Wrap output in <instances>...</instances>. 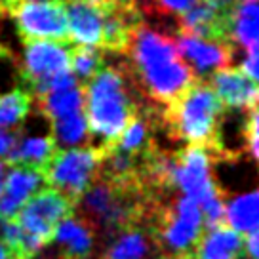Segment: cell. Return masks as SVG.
<instances>
[{
	"label": "cell",
	"mask_w": 259,
	"mask_h": 259,
	"mask_svg": "<svg viewBox=\"0 0 259 259\" xmlns=\"http://www.w3.org/2000/svg\"><path fill=\"white\" fill-rule=\"evenodd\" d=\"M126 54L132 59L130 73L147 96L164 107L198 80L191 65L179 54L176 40L149 25H136Z\"/></svg>",
	"instance_id": "cell-1"
},
{
	"label": "cell",
	"mask_w": 259,
	"mask_h": 259,
	"mask_svg": "<svg viewBox=\"0 0 259 259\" xmlns=\"http://www.w3.org/2000/svg\"><path fill=\"white\" fill-rule=\"evenodd\" d=\"M84 86V114L88 134L101 151H107L118 141L124 128L139 113L138 101L132 96L128 76L113 65H101Z\"/></svg>",
	"instance_id": "cell-2"
},
{
	"label": "cell",
	"mask_w": 259,
	"mask_h": 259,
	"mask_svg": "<svg viewBox=\"0 0 259 259\" xmlns=\"http://www.w3.org/2000/svg\"><path fill=\"white\" fill-rule=\"evenodd\" d=\"M147 191L141 183H120L97 176L76 200L74 211L94 227L113 235L132 221H138Z\"/></svg>",
	"instance_id": "cell-3"
},
{
	"label": "cell",
	"mask_w": 259,
	"mask_h": 259,
	"mask_svg": "<svg viewBox=\"0 0 259 259\" xmlns=\"http://www.w3.org/2000/svg\"><path fill=\"white\" fill-rule=\"evenodd\" d=\"M223 118V105L208 82L196 80L181 96L166 105L164 120L171 136L189 145L215 149L218 130Z\"/></svg>",
	"instance_id": "cell-4"
},
{
	"label": "cell",
	"mask_w": 259,
	"mask_h": 259,
	"mask_svg": "<svg viewBox=\"0 0 259 259\" xmlns=\"http://www.w3.org/2000/svg\"><path fill=\"white\" fill-rule=\"evenodd\" d=\"M204 231L200 206L181 194L162 208L158 227L154 229L160 251L174 257H189Z\"/></svg>",
	"instance_id": "cell-5"
},
{
	"label": "cell",
	"mask_w": 259,
	"mask_h": 259,
	"mask_svg": "<svg viewBox=\"0 0 259 259\" xmlns=\"http://www.w3.org/2000/svg\"><path fill=\"white\" fill-rule=\"evenodd\" d=\"M101 156L103 151L94 145L61 149L42 170L44 181L76 202L97 178Z\"/></svg>",
	"instance_id": "cell-6"
},
{
	"label": "cell",
	"mask_w": 259,
	"mask_h": 259,
	"mask_svg": "<svg viewBox=\"0 0 259 259\" xmlns=\"http://www.w3.org/2000/svg\"><path fill=\"white\" fill-rule=\"evenodd\" d=\"M6 14L16 19L23 42L69 40V21L61 0H12Z\"/></svg>",
	"instance_id": "cell-7"
},
{
	"label": "cell",
	"mask_w": 259,
	"mask_h": 259,
	"mask_svg": "<svg viewBox=\"0 0 259 259\" xmlns=\"http://www.w3.org/2000/svg\"><path fill=\"white\" fill-rule=\"evenodd\" d=\"M170 187H178L181 194L193 198L198 206L221 196L219 187L211 178V151L200 145H189L185 151L176 154Z\"/></svg>",
	"instance_id": "cell-8"
},
{
	"label": "cell",
	"mask_w": 259,
	"mask_h": 259,
	"mask_svg": "<svg viewBox=\"0 0 259 259\" xmlns=\"http://www.w3.org/2000/svg\"><path fill=\"white\" fill-rule=\"evenodd\" d=\"M73 198L57 191L54 187H40L31 198L21 206L16 219L27 233L36 236L44 246L52 242L56 225L63 218L74 211Z\"/></svg>",
	"instance_id": "cell-9"
},
{
	"label": "cell",
	"mask_w": 259,
	"mask_h": 259,
	"mask_svg": "<svg viewBox=\"0 0 259 259\" xmlns=\"http://www.w3.org/2000/svg\"><path fill=\"white\" fill-rule=\"evenodd\" d=\"M71 50L69 40H29L25 42L23 63V88L32 97L40 92L42 84L57 74L71 71Z\"/></svg>",
	"instance_id": "cell-10"
},
{
	"label": "cell",
	"mask_w": 259,
	"mask_h": 259,
	"mask_svg": "<svg viewBox=\"0 0 259 259\" xmlns=\"http://www.w3.org/2000/svg\"><path fill=\"white\" fill-rule=\"evenodd\" d=\"M208 84L221 101L223 109L250 111L253 107H257L259 84L250 78L242 69H236V67L218 69L210 74Z\"/></svg>",
	"instance_id": "cell-11"
},
{
	"label": "cell",
	"mask_w": 259,
	"mask_h": 259,
	"mask_svg": "<svg viewBox=\"0 0 259 259\" xmlns=\"http://www.w3.org/2000/svg\"><path fill=\"white\" fill-rule=\"evenodd\" d=\"M176 44H178L181 57L189 61L196 78L210 76L213 71L229 67L231 59H233V44H229V42L206 40V38H198V36L179 34Z\"/></svg>",
	"instance_id": "cell-12"
},
{
	"label": "cell",
	"mask_w": 259,
	"mask_h": 259,
	"mask_svg": "<svg viewBox=\"0 0 259 259\" xmlns=\"http://www.w3.org/2000/svg\"><path fill=\"white\" fill-rule=\"evenodd\" d=\"M158 251L154 229L141 225L138 219L109 235L103 259H156Z\"/></svg>",
	"instance_id": "cell-13"
},
{
	"label": "cell",
	"mask_w": 259,
	"mask_h": 259,
	"mask_svg": "<svg viewBox=\"0 0 259 259\" xmlns=\"http://www.w3.org/2000/svg\"><path fill=\"white\" fill-rule=\"evenodd\" d=\"M44 185L46 181L42 170L31 166H12L6 171L0 193V219L16 218L21 206Z\"/></svg>",
	"instance_id": "cell-14"
},
{
	"label": "cell",
	"mask_w": 259,
	"mask_h": 259,
	"mask_svg": "<svg viewBox=\"0 0 259 259\" xmlns=\"http://www.w3.org/2000/svg\"><path fill=\"white\" fill-rule=\"evenodd\" d=\"M52 242L57 244L63 259H90L96 246V231L76 211L56 225Z\"/></svg>",
	"instance_id": "cell-15"
},
{
	"label": "cell",
	"mask_w": 259,
	"mask_h": 259,
	"mask_svg": "<svg viewBox=\"0 0 259 259\" xmlns=\"http://www.w3.org/2000/svg\"><path fill=\"white\" fill-rule=\"evenodd\" d=\"M59 147L52 136V128L46 134H29L23 126H19V138L14 149L6 156L8 166H31L44 170L48 162L56 156Z\"/></svg>",
	"instance_id": "cell-16"
},
{
	"label": "cell",
	"mask_w": 259,
	"mask_h": 259,
	"mask_svg": "<svg viewBox=\"0 0 259 259\" xmlns=\"http://www.w3.org/2000/svg\"><path fill=\"white\" fill-rule=\"evenodd\" d=\"M242 255V235L227 223H221L204 229L189 259H240Z\"/></svg>",
	"instance_id": "cell-17"
},
{
	"label": "cell",
	"mask_w": 259,
	"mask_h": 259,
	"mask_svg": "<svg viewBox=\"0 0 259 259\" xmlns=\"http://www.w3.org/2000/svg\"><path fill=\"white\" fill-rule=\"evenodd\" d=\"M36 101V111L46 116L50 122L63 118L73 113H80L84 111V86L76 84L71 88L56 90V92H48L40 97H32Z\"/></svg>",
	"instance_id": "cell-18"
},
{
	"label": "cell",
	"mask_w": 259,
	"mask_h": 259,
	"mask_svg": "<svg viewBox=\"0 0 259 259\" xmlns=\"http://www.w3.org/2000/svg\"><path fill=\"white\" fill-rule=\"evenodd\" d=\"M229 38L242 48L259 46V2H240L229 23Z\"/></svg>",
	"instance_id": "cell-19"
},
{
	"label": "cell",
	"mask_w": 259,
	"mask_h": 259,
	"mask_svg": "<svg viewBox=\"0 0 259 259\" xmlns=\"http://www.w3.org/2000/svg\"><path fill=\"white\" fill-rule=\"evenodd\" d=\"M225 223L240 235L259 227V189L238 194L225 204Z\"/></svg>",
	"instance_id": "cell-20"
},
{
	"label": "cell",
	"mask_w": 259,
	"mask_h": 259,
	"mask_svg": "<svg viewBox=\"0 0 259 259\" xmlns=\"http://www.w3.org/2000/svg\"><path fill=\"white\" fill-rule=\"evenodd\" d=\"M32 111V96L25 88L0 94V130L19 128Z\"/></svg>",
	"instance_id": "cell-21"
},
{
	"label": "cell",
	"mask_w": 259,
	"mask_h": 259,
	"mask_svg": "<svg viewBox=\"0 0 259 259\" xmlns=\"http://www.w3.org/2000/svg\"><path fill=\"white\" fill-rule=\"evenodd\" d=\"M50 128L57 147L69 149V147H80L88 143V122H86L84 111L52 120Z\"/></svg>",
	"instance_id": "cell-22"
},
{
	"label": "cell",
	"mask_w": 259,
	"mask_h": 259,
	"mask_svg": "<svg viewBox=\"0 0 259 259\" xmlns=\"http://www.w3.org/2000/svg\"><path fill=\"white\" fill-rule=\"evenodd\" d=\"M103 65V54L92 46H76L71 50V71L74 73L76 80L84 84L99 71Z\"/></svg>",
	"instance_id": "cell-23"
},
{
	"label": "cell",
	"mask_w": 259,
	"mask_h": 259,
	"mask_svg": "<svg viewBox=\"0 0 259 259\" xmlns=\"http://www.w3.org/2000/svg\"><path fill=\"white\" fill-rule=\"evenodd\" d=\"M14 88H23L21 65L6 46L0 44V92L6 94Z\"/></svg>",
	"instance_id": "cell-24"
},
{
	"label": "cell",
	"mask_w": 259,
	"mask_h": 259,
	"mask_svg": "<svg viewBox=\"0 0 259 259\" xmlns=\"http://www.w3.org/2000/svg\"><path fill=\"white\" fill-rule=\"evenodd\" d=\"M151 4V8H154L156 14L162 16H183L187 10H191L198 2V0H147Z\"/></svg>",
	"instance_id": "cell-25"
},
{
	"label": "cell",
	"mask_w": 259,
	"mask_h": 259,
	"mask_svg": "<svg viewBox=\"0 0 259 259\" xmlns=\"http://www.w3.org/2000/svg\"><path fill=\"white\" fill-rule=\"evenodd\" d=\"M244 134H246V138H248V145H250L251 154L257 158L259 156V109L257 107L250 109Z\"/></svg>",
	"instance_id": "cell-26"
},
{
	"label": "cell",
	"mask_w": 259,
	"mask_h": 259,
	"mask_svg": "<svg viewBox=\"0 0 259 259\" xmlns=\"http://www.w3.org/2000/svg\"><path fill=\"white\" fill-rule=\"evenodd\" d=\"M240 69L259 84V46L246 48V57H244Z\"/></svg>",
	"instance_id": "cell-27"
},
{
	"label": "cell",
	"mask_w": 259,
	"mask_h": 259,
	"mask_svg": "<svg viewBox=\"0 0 259 259\" xmlns=\"http://www.w3.org/2000/svg\"><path fill=\"white\" fill-rule=\"evenodd\" d=\"M242 244H244V255L250 259H259V227L248 231L246 235H242Z\"/></svg>",
	"instance_id": "cell-28"
},
{
	"label": "cell",
	"mask_w": 259,
	"mask_h": 259,
	"mask_svg": "<svg viewBox=\"0 0 259 259\" xmlns=\"http://www.w3.org/2000/svg\"><path fill=\"white\" fill-rule=\"evenodd\" d=\"M19 138V128L14 130H0V156H8Z\"/></svg>",
	"instance_id": "cell-29"
},
{
	"label": "cell",
	"mask_w": 259,
	"mask_h": 259,
	"mask_svg": "<svg viewBox=\"0 0 259 259\" xmlns=\"http://www.w3.org/2000/svg\"><path fill=\"white\" fill-rule=\"evenodd\" d=\"M204 2H208L210 6L218 8L223 14H233V10L240 4V0H204Z\"/></svg>",
	"instance_id": "cell-30"
},
{
	"label": "cell",
	"mask_w": 259,
	"mask_h": 259,
	"mask_svg": "<svg viewBox=\"0 0 259 259\" xmlns=\"http://www.w3.org/2000/svg\"><path fill=\"white\" fill-rule=\"evenodd\" d=\"M6 171H8V164H6V160H0V193H2V185H4Z\"/></svg>",
	"instance_id": "cell-31"
},
{
	"label": "cell",
	"mask_w": 259,
	"mask_h": 259,
	"mask_svg": "<svg viewBox=\"0 0 259 259\" xmlns=\"http://www.w3.org/2000/svg\"><path fill=\"white\" fill-rule=\"evenodd\" d=\"M0 259H16L14 255H12V251L4 246V242H2V240H0Z\"/></svg>",
	"instance_id": "cell-32"
},
{
	"label": "cell",
	"mask_w": 259,
	"mask_h": 259,
	"mask_svg": "<svg viewBox=\"0 0 259 259\" xmlns=\"http://www.w3.org/2000/svg\"><path fill=\"white\" fill-rule=\"evenodd\" d=\"M162 259H187V257H174V255H166V257H162Z\"/></svg>",
	"instance_id": "cell-33"
},
{
	"label": "cell",
	"mask_w": 259,
	"mask_h": 259,
	"mask_svg": "<svg viewBox=\"0 0 259 259\" xmlns=\"http://www.w3.org/2000/svg\"><path fill=\"white\" fill-rule=\"evenodd\" d=\"M240 259H250V257H240Z\"/></svg>",
	"instance_id": "cell-34"
},
{
	"label": "cell",
	"mask_w": 259,
	"mask_h": 259,
	"mask_svg": "<svg viewBox=\"0 0 259 259\" xmlns=\"http://www.w3.org/2000/svg\"><path fill=\"white\" fill-rule=\"evenodd\" d=\"M136 2H138V0H136Z\"/></svg>",
	"instance_id": "cell-35"
}]
</instances>
